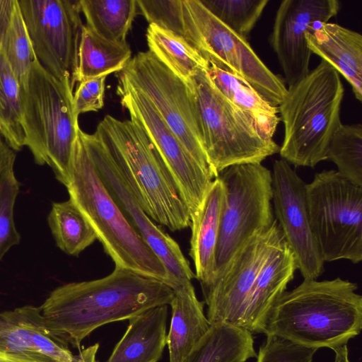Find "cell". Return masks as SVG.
<instances>
[{
  "instance_id": "1",
  "label": "cell",
  "mask_w": 362,
  "mask_h": 362,
  "mask_svg": "<svg viewBox=\"0 0 362 362\" xmlns=\"http://www.w3.org/2000/svg\"><path fill=\"white\" fill-rule=\"evenodd\" d=\"M173 296L162 281L115 267L103 278L56 288L40 308L48 329L80 349L84 338L99 327L169 305Z\"/></svg>"
},
{
  "instance_id": "2",
  "label": "cell",
  "mask_w": 362,
  "mask_h": 362,
  "mask_svg": "<svg viewBox=\"0 0 362 362\" xmlns=\"http://www.w3.org/2000/svg\"><path fill=\"white\" fill-rule=\"evenodd\" d=\"M356 283L337 277L304 279L275 303L262 333L319 349L347 345L362 328V296Z\"/></svg>"
},
{
  "instance_id": "3",
  "label": "cell",
  "mask_w": 362,
  "mask_h": 362,
  "mask_svg": "<svg viewBox=\"0 0 362 362\" xmlns=\"http://www.w3.org/2000/svg\"><path fill=\"white\" fill-rule=\"evenodd\" d=\"M95 132L147 215L170 231L191 226L188 208L165 163L135 122L106 115Z\"/></svg>"
},
{
  "instance_id": "4",
  "label": "cell",
  "mask_w": 362,
  "mask_h": 362,
  "mask_svg": "<svg viewBox=\"0 0 362 362\" xmlns=\"http://www.w3.org/2000/svg\"><path fill=\"white\" fill-rule=\"evenodd\" d=\"M65 187L69 199L90 223L115 267L157 279L173 289L174 284L163 262L130 226L100 178L80 128Z\"/></svg>"
},
{
  "instance_id": "5",
  "label": "cell",
  "mask_w": 362,
  "mask_h": 362,
  "mask_svg": "<svg viewBox=\"0 0 362 362\" xmlns=\"http://www.w3.org/2000/svg\"><path fill=\"white\" fill-rule=\"evenodd\" d=\"M340 74L329 64H320L287 88L279 105L284 136L279 153L296 167L314 168L326 160L329 141L341 124L344 89Z\"/></svg>"
},
{
  "instance_id": "6",
  "label": "cell",
  "mask_w": 362,
  "mask_h": 362,
  "mask_svg": "<svg viewBox=\"0 0 362 362\" xmlns=\"http://www.w3.org/2000/svg\"><path fill=\"white\" fill-rule=\"evenodd\" d=\"M74 92L36 58L26 86L21 88L24 145L39 165H49L64 186L80 128L73 110Z\"/></svg>"
},
{
  "instance_id": "7",
  "label": "cell",
  "mask_w": 362,
  "mask_h": 362,
  "mask_svg": "<svg viewBox=\"0 0 362 362\" xmlns=\"http://www.w3.org/2000/svg\"><path fill=\"white\" fill-rule=\"evenodd\" d=\"M204 151L216 178L229 166L261 163L279 152L216 87L206 69L192 77Z\"/></svg>"
},
{
  "instance_id": "8",
  "label": "cell",
  "mask_w": 362,
  "mask_h": 362,
  "mask_svg": "<svg viewBox=\"0 0 362 362\" xmlns=\"http://www.w3.org/2000/svg\"><path fill=\"white\" fill-rule=\"evenodd\" d=\"M310 227L324 262L362 260V186L337 170H322L305 185Z\"/></svg>"
},
{
  "instance_id": "9",
  "label": "cell",
  "mask_w": 362,
  "mask_h": 362,
  "mask_svg": "<svg viewBox=\"0 0 362 362\" xmlns=\"http://www.w3.org/2000/svg\"><path fill=\"white\" fill-rule=\"evenodd\" d=\"M183 37L209 64L240 79L274 107L287 93L285 82L261 60L247 40L212 15L199 0H182Z\"/></svg>"
},
{
  "instance_id": "10",
  "label": "cell",
  "mask_w": 362,
  "mask_h": 362,
  "mask_svg": "<svg viewBox=\"0 0 362 362\" xmlns=\"http://www.w3.org/2000/svg\"><path fill=\"white\" fill-rule=\"evenodd\" d=\"M218 177L223 186L224 200L213 282L239 250L276 219L272 206V172L262 163L233 165Z\"/></svg>"
},
{
  "instance_id": "11",
  "label": "cell",
  "mask_w": 362,
  "mask_h": 362,
  "mask_svg": "<svg viewBox=\"0 0 362 362\" xmlns=\"http://www.w3.org/2000/svg\"><path fill=\"white\" fill-rule=\"evenodd\" d=\"M117 76L150 101L194 160L216 178L203 146L193 85L180 78L149 50L137 53Z\"/></svg>"
},
{
  "instance_id": "12",
  "label": "cell",
  "mask_w": 362,
  "mask_h": 362,
  "mask_svg": "<svg viewBox=\"0 0 362 362\" xmlns=\"http://www.w3.org/2000/svg\"><path fill=\"white\" fill-rule=\"evenodd\" d=\"M36 58L74 92L83 24L80 0H18Z\"/></svg>"
},
{
  "instance_id": "13",
  "label": "cell",
  "mask_w": 362,
  "mask_h": 362,
  "mask_svg": "<svg viewBox=\"0 0 362 362\" xmlns=\"http://www.w3.org/2000/svg\"><path fill=\"white\" fill-rule=\"evenodd\" d=\"M117 93L122 106L128 110L130 119L144 129L158 151L188 208L190 218L193 217L215 178L199 165L142 93L120 78Z\"/></svg>"
},
{
  "instance_id": "14",
  "label": "cell",
  "mask_w": 362,
  "mask_h": 362,
  "mask_svg": "<svg viewBox=\"0 0 362 362\" xmlns=\"http://www.w3.org/2000/svg\"><path fill=\"white\" fill-rule=\"evenodd\" d=\"M96 171L124 216L165 265L174 284L173 290L192 281L195 274L179 244L152 221L137 202L109 152L95 132L80 130Z\"/></svg>"
},
{
  "instance_id": "15",
  "label": "cell",
  "mask_w": 362,
  "mask_h": 362,
  "mask_svg": "<svg viewBox=\"0 0 362 362\" xmlns=\"http://www.w3.org/2000/svg\"><path fill=\"white\" fill-rule=\"evenodd\" d=\"M282 233L275 219L272 226L252 236L234 255L222 273L202 291L211 325L242 327L255 279Z\"/></svg>"
},
{
  "instance_id": "16",
  "label": "cell",
  "mask_w": 362,
  "mask_h": 362,
  "mask_svg": "<svg viewBox=\"0 0 362 362\" xmlns=\"http://www.w3.org/2000/svg\"><path fill=\"white\" fill-rule=\"evenodd\" d=\"M272 202L276 221L304 279H317L324 261L312 233L305 183L283 159L273 163Z\"/></svg>"
},
{
  "instance_id": "17",
  "label": "cell",
  "mask_w": 362,
  "mask_h": 362,
  "mask_svg": "<svg viewBox=\"0 0 362 362\" xmlns=\"http://www.w3.org/2000/svg\"><path fill=\"white\" fill-rule=\"evenodd\" d=\"M341 8L337 0H284L275 16L269 43L288 87L309 72L312 52L305 35L316 23H327Z\"/></svg>"
},
{
  "instance_id": "18",
  "label": "cell",
  "mask_w": 362,
  "mask_h": 362,
  "mask_svg": "<svg viewBox=\"0 0 362 362\" xmlns=\"http://www.w3.org/2000/svg\"><path fill=\"white\" fill-rule=\"evenodd\" d=\"M0 351L44 362H74L68 345L47 327L40 306L0 313Z\"/></svg>"
},
{
  "instance_id": "19",
  "label": "cell",
  "mask_w": 362,
  "mask_h": 362,
  "mask_svg": "<svg viewBox=\"0 0 362 362\" xmlns=\"http://www.w3.org/2000/svg\"><path fill=\"white\" fill-rule=\"evenodd\" d=\"M297 270L293 253L283 235L270 252L253 284L242 328L262 334L267 315L286 291Z\"/></svg>"
},
{
  "instance_id": "20",
  "label": "cell",
  "mask_w": 362,
  "mask_h": 362,
  "mask_svg": "<svg viewBox=\"0 0 362 362\" xmlns=\"http://www.w3.org/2000/svg\"><path fill=\"white\" fill-rule=\"evenodd\" d=\"M312 54L327 62L349 83L357 100H362V35L333 23H322L305 35Z\"/></svg>"
},
{
  "instance_id": "21",
  "label": "cell",
  "mask_w": 362,
  "mask_h": 362,
  "mask_svg": "<svg viewBox=\"0 0 362 362\" xmlns=\"http://www.w3.org/2000/svg\"><path fill=\"white\" fill-rule=\"evenodd\" d=\"M224 189L219 177L215 178L201 208L191 218L189 255L194 262L195 278L202 291L213 283Z\"/></svg>"
},
{
  "instance_id": "22",
  "label": "cell",
  "mask_w": 362,
  "mask_h": 362,
  "mask_svg": "<svg viewBox=\"0 0 362 362\" xmlns=\"http://www.w3.org/2000/svg\"><path fill=\"white\" fill-rule=\"evenodd\" d=\"M173 291L166 345L170 362H185L207 335L211 325L204 313V302L198 300L192 281L182 284Z\"/></svg>"
},
{
  "instance_id": "23",
  "label": "cell",
  "mask_w": 362,
  "mask_h": 362,
  "mask_svg": "<svg viewBox=\"0 0 362 362\" xmlns=\"http://www.w3.org/2000/svg\"><path fill=\"white\" fill-rule=\"evenodd\" d=\"M168 311L163 305L130 318L106 362H158L166 346Z\"/></svg>"
},
{
  "instance_id": "24",
  "label": "cell",
  "mask_w": 362,
  "mask_h": 362,
  "mask_svg": "<svg viewBox=\"0 0 362 362\" xmlns=\"http://www.w3.org/2000/svg\"><path fill=\"white\" fill-rule=\"evenodd\" d=\"M206 71L216 87L253 124L264 139H273L280 122L279 108L235 76L209 64Z\"/></svg>"
},
{
  "instance_id": "25",
  "label": "cell",
  "mask_w": 362,
  "mask_h": 362,
  "mask_svg": "<svg viewBox=\"0 0 362 362\" xmlns=\"http://www.w3.org/2000/svg\"><path fill=\"white\" fill-rule=\"evenodd\" d=\"M127 42L106 40L83 25L78 47L77 82L121 71L131 59Z\"/></svg>"
},
{
  "instance_id": "26",
  "label": "cell",
  "mask_w": 362,
  "mask_h": 362,
  "mask_svg": "<svg viewBox=\"0 0 362 362\" xmlns=\"http://www.w3.org/2000/svg\"><path fill=\"white\" fill-rule=\"evenodd\" d=\"M257 357L252 333L233 325H211L185 362H246Z\"/></svg>"
},
{
  "instance_id": "27",
  "label": "cell",
  "mask_w": 362,
  "mask_h": 362,
  "mask_svg": "<svg viewBox=\"0 0 362 362\" xmlns=\"http://www.w3.org/2000/svg\"><path fill=\"white\" fill-rule=\"evenodd\" d=\"M149 51L171 71L192 86V77L200 69H206L209 63L182 36L156 25L146 30Z\"/></svg>"
},
{
  "instance_id": "28",
  "label": "cell",
  "mask_w": 362,
  "mask_h": 362,
  "mask_svg": "<svg viewBox=\"0 0 362 362\" xmlns=\"http://www.w3.org/2000/svg\"><path fill=\"white\" fill-rule=\"evenodd\" d=\"M86 26L99 37L114 42L126 37L136 15V0H80Z\"/></svg>"
},
{
  "instance_id": "29",
  "label": "cell",
  "mask_w": 362,
  "mask_h": 362,
  "mask_svg": "<svg viewBox=\"0 0 362 362\" xmlns=\"http://www.w3.org/2000/svg\"><path fill=\"white\" fill-rule=\"evenodd\" d=\"M47 223L57 246L66 255L77 257L97 240L90 223L70 199L52 203Z\"/></svg>"
},
{
  "instance_id": "30",
  "label": "cell",
  "mask_w": 362,
  "mask_h": 362,
  "mask_svg": "<svg viewBox=\"0 0 362 362\" xmlns=\"http://www.w3.org/2000/svg\"><path fill=\"white\" fill-rule=\"evenodd\" d=\"M0 134L14 151H19L25 146L21 86L1 48Z\"/></svg>"
},
{
  "instance_id": "31",
  "label": "cell",
  "mask_w": 362,
  "mask_h": 362,
  "mask_svg": "<svg viewBox=\"0 0 362 362\" xmlns=\"http://www.w3.org/2000/svg\"><path fill=\"white\" fill-rule=\"evenodd\" d=\"M326 160L336 165L341 176L362 186V125L341 123L329 141Z\"/></svg>"
},
{
  "instance_id": "32",
  "label": "cell",
  "mask_w": 362,
  "mask_h": 362,
  "mask_svg": "<svg viewBox=\"0 0 362 362\" xmlns=\"http://www.w3.org/2000/svg\"><path fill=\"white\" fill-rule=\"evenodd\" d=\"M0 48L17 77L21 88H24L28 83L30 71L36 57L18 0L10 25L0 45Z\"/></svg>"
},
{
  "instance_id": "33",
  "label": "cell",
  "mask_w": 362,
  "mask_h": 362,
  "mask_svg": "<svg viewBox=\"0 0 362 362\" xmlns=\"http://www.w3.org/2000/svg\"><path fill=\"white\" fill-rule=\"evenodd\" d=\"M199 1L223 24L245 40L269 3V0Z\"/></svg>"
},
{
  "instance_id": "34",
  "label": "cell",
  "mask_w": 362,
  "mask_h": 362,
  "mask_svg": "<svg viewBox=\"0 0 362 362\" xmlns=\"http://www.w3.org/2000/svg\"><path fill=\"white\" fill-rule=\"evenodd\" d=\"M13 167L5 169L0 174V261L21 241L13 218L14 205L20 187Z\"/></svg>"
},
{
  "instance_id": "35",
  "label": "cell",
  "mask_w": 362,
  "mask_h": 362,
  "mask_svg": "<svg viewBox=\"0 0 362 362\" xmlns=\"http://www.w3.org/2000/svg\"><path fill=\"white\" fill-rule=\"evenodd\" d=\"M137 8L149 24L183 36L182 0H136Z\"/></svg>"
},
{
  "instance_id": "36",
  "label": "cell",
  "mask_w": 362,
  "mask_h": 362,
  "mask_svg": "<svg viewBox=\"0 0 362 362\" xmlns=\"http://www.w3.org/2000/svg\"><path fill=\"white\" fill-rule=\"evenodd\" d=\"M317 349L267 335L259 348L257 362H312Z\"/></svg>"
},
{
  "instance_id": "37",
  "label": "cell",
  "mask_w": 362,
  "mask_h": 362,
  "mask_svg": "<svg viewBox=\"0 0 362 362\" xmlns=\"http://www.w3.org/2000/svg\"><path fill=\"white\" fill-rule=\"evenodd\" d=\"M106 76L79 83L73 95V110L78 118L81 113L96 112L104 105Z\"/></svg>"
},
{
  "instance_id": "38",
  "label": "cell",
  "mask_w": 362,
  "mask_h": 362,
  "mask_svg": "<svg viewBox=\"0 0 362 362\" xmlns=\"http://www.w3.org/2000/svg\"><path fill=\"white\" fill-rule=\"evenodd\" d=\"M18 0H0V45L10 25Z\"/></svg>"
},
{
  "instance_id": "39",
  "label": "cell",
  "mask_w": 362,
  "mask_h": 362,
  "mask_svg": "<svg viewBox=\"0 0 362 362\" xmlns=\"http://www.w3.org/2000/svg\"><path fill=\"white\" fill-rule=\"evenodd\" d=\"M16 153L0 134V174L6 168L14 166Z\"/></svg>"
},
{
  "instance_id": "40",
  "label": "cell",
  "mask_w": 362,
  "mask_h": 362,
  "mask_svg": "<svg viewBox=\"0 0 362 362\" xmlns=\"http://www.w3.org/2000/svg\"><path fill=\"white\" fill-rule=\"evenodd\" d=\"M98 348L99 344H95L80 351L79 354L74 357V362H98L95 358Z\"/></svg>"
},
{
  "instance_id": "41",
  "label": "cell",
  "mask_w": 362,
  "mask_h": 362,
  "mask_svg": "<svg viewBox=\"0 0 362 362\" xmlns=\"http://www.w3.org/2000/svg\"><path fill=\"white\" fill-rule=\"evenodd\" d=\"M0 362H44L33 358L0 351Z\"/></svg>"
},
{
  "instance_id": "42",
  "label": "cell",
  "mask_w": 362,
  "mask_h": 362,
  "mask_svg": "<svg viewBox=\"0 0 362 362\" xmlns=\"http://www.w3.org/2000/svg\"><path fill=\"white\" fill-rule=\"evenodd\" d=\"M333 351H334V362H351L347 345L342 346Z\"/></svg>"
}]
</instances>
